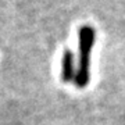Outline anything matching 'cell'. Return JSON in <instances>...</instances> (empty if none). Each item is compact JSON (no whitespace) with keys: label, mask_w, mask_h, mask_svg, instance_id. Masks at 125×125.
I'll use <instances>...</instances> for the list:
<instances>
[{"label":"cell","mask_w":125,"mask_h":125,"mask_svg":"<svg viewBox=\"0 0 125 125\" xmlns=\"http://www.w3.org/2000/svg\"><path fill=\"white\" fill-rule=\"evenodd\" d=\"M76 74L75 57L71 49H65L61 57V81L62 82H74Z\"/></svg>","instance_id":"2"},{"label":"cell","mask_w":125,"mask_h":125,"mask_svg":"<svg viewBox=\"0 0 125 125\" xmlns=\"http://www.w3.org/2000/svg\"><path fill=\"white\" fill-rule=\"evenodd\" d=\"M96 32L90 25H83L79 28V60L74 83L76 88L83 89L90 82V56L94 45Z\"/></svg>","instance_id":"1"}]
</instances>
